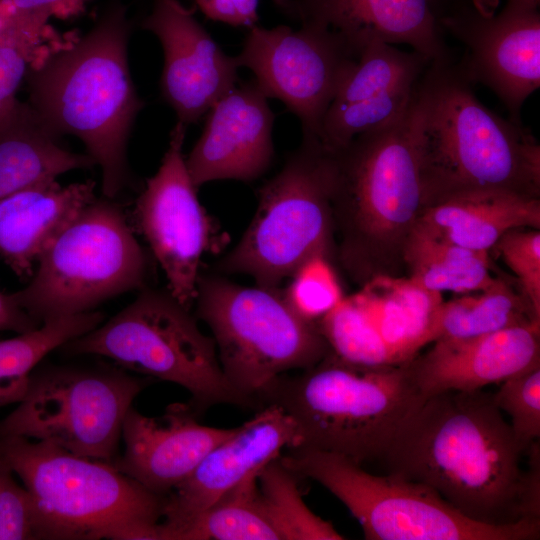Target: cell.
Here are the masks:
<instances>
[{"label": "cell", "mask_w": 540, "mask_h": 540, "mask_svg": "<svg viewBox=\"0 0 540 540\" xmlns=\"http://www.w3.org/2000/svg\"><path fill=\"white\" fill-rule=\"evenodd\" d=\"M408 361L423 396L474 391L540 366V323L462 339H437Z\"/></svg>", "instance_id": "cell-21"}, {"label": "cell", "mask_w": 540, "mask_h": 540, "mask_svg": "<svg viewBox=\"0 0 540 540\" xmlns=\"http://www.w3.org/2000/svg\"><path fill=\"white\" fill-rule=\"evenodd\" d=\"M129 36L126 8L114 3L75 43L34 61L26 77L29 105L56 136L82 141L109 199L127 183V143L144 105L129 69Z\"/></svg>", "instance_id": "cell-3"}, {"label": "cell", "mask_w": 540, "mask_h": 540, "mask_svg": "<svg viewBox=\"0 0 540 540\" xmlns=\"http://www.w3.org/2000/svg\"><path fill=\"white\" fill-rule=\"evenodd\" d=\"M103 320L104 315L94 310L62 316L47 320L32 331L0 340V408L21 401L32 371L47 354Z\"/></svg>", "instance_id": "cell-29"}, {"label": "cell", "mask_w": 540, "mask_h": 540, "mask_svg": "<svg viewBox=\"0 0 540 540\" xmlns=\"http://www.w3.org/2000/svg\"><path fill=\"white\" fill-rule=\"evenodd\" d=\"M522 1L536 7H539V3H540V0H522Z\"/></svg>", "instance_id": "cell-42"}, {"label": "cell", "mask_w": 540, "mask_h": 540, "mask_svg": "<svg viewBox=\"0 0 540 540\" xmlns=\"http://www.w3.org/2000/svg\"><path fill=\"white\" fill-rule=\"evenodd\" d=\"M405 276L435 291L467 294L489 287L492 274L489 252L469 249L445 240L417 224L404 247Z\"/></svg>", "instance_id": "cell-27"}, {"label": "cell", "mask_w": 540, "mask_h": 540, "mask_svg": "<svg viewBox=\"0 0 540 540\" xmlns=\"http://www.w3.org/2000/svg\"><path fill=\"white\" fill-rule=\"evenodd\" d=\"M430 61L376 40L359 52L325 114L319 144L336 151L360 134L385 126L408 110Z\"/></svg>", "instance_id": "cell-17"}, {"label": "cell", "mask_w": 540, "mask_h": 540, "mask_svg": "<svg viewBox=\"0 0 540 540\" xmlns=\"http://www.w3.org/2000/svg\"><path fill=\"white\" fill-rule=\"evenodd\" d=\"M469 2L479 13L490 16L495 14L499 0H469Z\"/></svg>", "instance_id": "cell-41"}, {"label": "cell", "mask_w": 540, "mask_h": 540, "mask_svg": "<svg viewBox=\"0 0 540 540\" xmlns=\"http://www.w3.org/2000/svg\"><path fill=\"white\" fill-rule=\"evenodd\" d=\"M452 60L430 62L409 107L424 209L477 192L540 198V145L475 96Z\"/></svg>", "instance_id": "cell-2"}, {"label": "cell", "mask_w": 540, "mask_h": 540, "mask_svg": "<svg viewBox=\"0 0 540 540\" xmlns=\"http://www.w3.org/2000/svg\"><path fill=\"white\" fill-rule=\"evenodd\" d=\"M325 152L336 261L361 287L379 277L405 276L404 247L424 210L409 108L399 119Z\"/></svg>", "instance_id": "cell-4"}, {"label": "cell", "mask_w": 540, "mask_h": 540, "mask_svg": "<svg viewBox=\"0 0 540 540\" xmlns=\"http://www.w3.org/2000/svg\"><path fill=\"white\" fill-rule=\"evenodd\" d=\"M282 464L297 478H310L337 497L368 540H533L540 520L493 525L472 520L430 487L389 473L373 475L349 458L295 447Z\"/></svg>", "instance_id": "cell-8"}, {"label": "cell", "mask_w": 540, "mask_h": 540, "mask_svg": "<svg viewBox=\"0 0 540 540\" xmlns=\"http://www.w3.org/2000/svg\"><path fill=\"white\" fill-rule=\"evenodd\" d=\"M187 404L175 403L156 417L128 410L122 437L125 452L113 466L150 491L166 496L235 428L202 425Z\"/></svg>", "instance_id": "cell-20"}, {"label": "cell", "mask_w": 540, "mask_h": 540, "mask_svg": "<svg viewBox=\"0 0 540 540\" xmlns=\"http://www.w3.org/2000/svg\"><path fill=\"white\" fill-rule=\"evenodd\" d=\"M154 380L122 368L39 364L24 397L0 420V438L45 441L113 464L125 416Z\"/></svg>", "instance_id": "cell-12"}, {"label": "cell", "mask_w": 540, "mask_h": 540, "mask_svg": "<svg viewBox=\"0 0 540 540\" xmlns=\"http://www.w3.org/2000/svg\"><path fill=\"white\" fill-rule=\"evenodd\" d=\"M466 50L457 64L470 83H480L504 103L510 120L521 123L525 100L540 86V13L522 0H507L484 16L470 3L438 19Z\"/></svg>", "instance_id": "cell-15"}, {"label": "cell", "mask_w": 540, "mask_h": 540, "mask_svg": "<svg viewBox=\"0 0 540 540\" xmlns=\"http://www.w3.org/2000/svg\"><path fill=\"white\" fill-rule=\"evenodd\" d=\"M41 323L30 316L15 300L12 293L0 291V331L26 333Z\"/></svg>", "instance_id": "cell-39"}, {"label": "cell", "mask_w": 540, "mask_h": 540, "mask_svg": "<svg viewBox=\"0 0 540 540\" xmlns=\"http://www.w3.org/2000/svg\"><path fill=\"white\" fill-rule=\"evenodd\" d=\"M197 315L210 328L222 371L239 393L256 401L270 382L308 369L329 352L316 323L300 317L280 288L245 287L200 274Z\"/></svg>", "instance_id": "cell-10"}, {"label": "cell", "mask_w": 540, "mask_h": 540, "mask_svg": "<svg viewBox=\"0 0 540 540\" xmlns=\"http://www.w3.org/2000/svg\"><path fill=\"white\" fill-rule=\"evenodd\" d=\"M39 539L36 512L30 493L0 458V540Z\"/></svg>", "instance_id": "cell-37"}, {"label": "cell", "mask_w": 540, "mask_h": 540, "mask_svg": "<svg viewBox=\"0 0 540 540\" xmlns=\"http://www.w3.org/2000/svg\"><path fill=\"white\" fill-rule=\"evenodd\" d=\"M408 361L360 366L330 351L299 375H280L257 395L293 420L295 447L343 455L362 464L381 458L397 430L421 403Z\"/></svg>", "instance_id": "cell-5"}, {"label": "cell", "mask_w": 540, "mask_h": 540, "mask_svg": "<svg viewBox=\"0 0 540 540\" xmlns=\"http://www.w3.org/2000/svg\"><path fill=\"white\" fill-rule=\"evenodd\" d=\"M50 16L0 13V121L17 101Z\"/></svg>", "instance_id": "cell-33"}, {"label": "cell", "mask_w": 540, "mask_h": 540, "mask_svg": "<svg viewBox=\"0 0 540 540\" xmlns=\"http://www.w3.org/2000/svg\"><path fill=\"white\" fill-rule=\"evenodd\" d=\"M361 49L318 25H254L236 58L240 68L253 72L267 98L280 100L299 118L302 140L319 143L325 114Z\"/></svg>", "instance_id": "cell-13"}, {"label": "cell", "mask_w": 540, "mask_h": 540, "mask_svg": "<svg viewBox=\"0 0 540 540\" xmlns=\"http://www.w3.org/2000/svg\"><path fill=\"white\" fill-rule=\"evenodd\" d=\"M417 224L452 243L490 252L509 230L540 229V198L509 192L469 193L425 208Z\"/></svg>", "instance_id": "cell-24"}, {"label": "cell", "mask_w": 540, "mask_h": 540, "mask_svg": "<svg viewBox=\"0 0 540 540\" xmlns=\"http://www.w3.org/2000/svg\"><path fill=\"white\" fill-rule=\"evenodd\" d=\"M142 26L161 43V94L178 122L196 123L237 85L236 56L225 54L179 0H154Z\"/></svg>", "instance_id": "cell-16"}, {"label": "cell", "mask_w": 540, "mask_h": 540, "mask_svg": "<svg viewBox=\"0 0 540 540\" xmlns=\"http://www.w3.org/2000/svg\"><path fill=\"white\" fill-rule=\"evenodd\" d=\"M491 250L515 275L520 291L540 316V229L509 230Z\"/></svg>", "instance_id": "cell-36"}, {"label": "cell", "mask_w": 540, "mask_h": 540, "mask_svg": "<svg viewBox=\"0 0 540 540\" xmlns=\"http://www.w3.org/2000/svg\"><path fill=\"white\" fill-rule=\"evenodd\" d=\"M493 401L509 415L514 437L527 452L540 437V366L502 382Z\"/></svg>", "instance_id": "cell-35"}, {"label": "cell", "mask_w": 540, "mask_h": 540, "mask_svg": "<svg viewBox=\"0 0 540 540\" xmlns=\"http://www.w3.org/2000/svg\"><path fill=\"white\" fill-rule=\"evenodd\" d=\"M257 479L265 510L280 540L345 538L330 522L307 507L297 485V476L279 457L266 464Z\"/></svg>", "instance_id": "cell-32"}, {"label": "cell", "mask_w": 540, "mask_h": 540, "mask_svg": "<svg viewBox=\"0 0 540 540\" xmlns=\"http://www.w3.org/2000/svg\"><path fill=\"white\" fill-rule=\"evenodd\" d=\"M537 323L540 316L520 289L496 277L481 291L443 302L435 340L471 338Z\"/></svg>", "instance_id": "cell-28"}, {"label": "cell", "mask_w": 540, "mask_h": 540, "mask_svg": "<svg viewBox=\"0 0 540 540\" xmlns=\"http://www.w3.org/2000/svg\"><path fill=\"white\" fill-rule=\"evenodd\" d=\"M209 19L236 27H252L258 21L259 0H195Z\"/></svg>", "instance_id": "cell-38"}, {"label": "cell", "mask_w": 540, "mask_h": 540, "mask_svg": "<svg viewBox=\"0 0 540 540\" xmlns=\"http://www.w3.org/2000/svg\"><path fill=\"white\" fill-rule=\"evenodd\" d=\"M366 293L380 334L399 363L414 358L435 341L442 294L407 276L379 277L361 287Z\"/></svg>", "instance_id": "cell-26"}, {"label": "cell", "mask_w": 540, "mask_h": 540, "mask_svg": "<svg viewBox=\"0 0 540 540\" xmlns=\"http://www.w3.org/2000/svg\"><path fill=\"white\" fill-rule=\"evenodd\" d=\"M274 119L254 79L237 83L208 110L202 134L185 158L194 185L262 176L274 156Z\"/></svg>", "instance_id": "cell-19"}, {"label": "cell", "mask_w": 540, "mask_h": 540, "mask_svg": "<svg viewBox=\"0 0 540 540\" xmlns=\"http://www.w3.org/2000/svg\"><path fill=\"white\" fill-rule=\"evenodd\" d=\"M189 310L168 289L144 287L115 316L59 349L102 356L124 370L177 384L190 393L187 405L196 416L217 404L255 406L227 381L213 338Z\"/></svg>", "instance_id": "cell-7"}, {"label": "cell", "mask_w": 540, "mask_h": 540, "mask_svg": "<svg viewBox=\"0 0 540 540\" xmlns=\"http://www.w3.org/2000/svg\"><path fill=\"white\" fill-rule=\"evenodd\" d=\"M0 458L31 495L39 539L159 540L166 496L112 464L18 436L0 438Z\"/></svg>", "instance_id": "cell-6"}, {"label": "cell", "mask_w": 540, "mask_h": 540, "mask_svg": "<svg viewBox=\"0 0 540 540\" xmlns=\"http://www.w3.org/2000/svg\"><path fill=\"white\" fill-rule=\"evenodd\" d=\"M148 270L123 209L95 198L44 251L27 286L12 294L42 324L144 288Z\"/></svg>", "instance_id": "cell-9"}, {"label": "cell", "mask_w": 540, "mask_h": 540, "mask_svg": "<svg viewBox=\"0 0 540 540\" xmlns=\"http://www.w3.org/2000/svg\"><path fill=\"white\" fill-rule=\"evenodd\" d=\"M66 0H0V12L28 14L48 13L52 15L60 3Z\"/></svg>", "instance_id": "cell-40"}, {"label": "cell", "mask_w": 540, "mask_h": 540, "mask_svg": "<svg viewBox=\"0 0 540 540\" xmlns=\"http://www.w3.org/2000/svg\"><path fill=\"white\" fill-rule=\"evenodd\" d=\"M95 186L91 180L63 186L50 179L1 198L0 258L30 279L48 246L96 198Z\"/></svg>", "instance_id": "cell-23"}, {"label": "cell", "mask_w": 540, "mask_h": 540, "mask_svg": "<svg viewBox=\"0 0 540 540\" xmlns=\"http://www.w3.org/2000/svg\"><path fill=\"white\" fill-rule=\"evenodd\" d=\"M296 443L295 424L279 406L269 404L215 446L195 470L166 495L159 540L189 522L240 482L258 474L283 448Z\"/></svg>", "instance_id": "cell-18"}, {"label": "cell", "mask_w": 540, "mask_h": 540, "mask_svg": "<svg viewBox=\"0 0 540 540\" xmlns=\"http://www.w3.org/2000/svg\"><path fill=\"white\" fill-rule=\"evenodd\" d=\"M525 453L493 393L424 396L381 459L390 473L424 484L466 517L493 525L540 520L539 441Z\"/></svg>", "instance_id": "cell-1"}, {"label": "cell", "mask_w": 540, "mask_h": 540, "mask_svg": "<svg viewBox=\"0 0 540 540\" xmlns=\"http://www.w3.org/2000/svg\"><path fill=\"white\" fill-rule=\"evenodd\" d=\"M258 474L246 478L192 520L168 532L165 540H280L262 502Z\"/></svg>", "instance_id": "cell-30"}, {"label": "cell", "mask_w": 540, "mask_h": 540, "mask_svg": "<svg viewBox=\"0 0 540 540\" xmlns=\"http://www.w3.org/2000/svg\"><path fill=\"white\" fill-rule=\"evenodd\" d=\"M315 257L336 260L330 170L320 144L302 140L259 190L253 220L217 269L248 275L260 287L279 288Z\"/></svg>", "instance_id": "cell-11"}, {"label": "cell", "mask_w": 540, "mask_h": 540, "mask_svg": "<svg viewBox=\"0 0 540 540\" xmlns=\"http://www.w3.org/2000/svg\"><path fill=\"white\" fill-rule=\"evenodd\" d=\"M185 132L186 126L177 122L160 167L136 201L135 218L165 273L167 289L190 309L212 227L186 166Z\"/></svg>", "instance_id": "cell-14"}, {"label": "cell", "mask_w": 540, "mask_h": 540, "mask_svg": "<svg viewBox=\"0 0 540 540\" xmlns=\"http://www.w3.org/2000/svg\"><path fill=\"white\" fill-rule=\"evenodd\" d=\"M290 279L284 299L307 321L317 324L344 297L332 262L324 257L308 260Z\"/></svg>", "instance_id": "cell-34"}, {"label": "cell", "mask_w": 540, "mask_h": 540, "mask_svg": "<svg viewBox=\"0 0 540 540\" xmlns=\"http://www.w3.org/2000/svg\"><path fill=\"white\" fill-rule=\"evenodd\" d=\"M29 105L16 101L0 121V199L42 181L96 165L62 147Z\"/></svg>", "instance_id": "cell-25"}, {"label": "cell", "mask_w": 540, "mask_h": 540, "mask_svg": "<svg viewBox=\"0 0 540 540\" xmlns=\"http://www.w3.org/2000/svg\"><path fill=\"white\" fill-rule=\"evenodd\" d=\"M271 1L299 24L339 32L360 48L379 40L408 44L430 62L452 60L429 0Z\"/></svg>", "instance_id": "cell-22"}, {"label": "cell", "mask_w": 540, "mask_h": 540, "mask_svg": "<svg viewBox=\"0 0 540 540\" xmlns=\"http://www.w3.org/2000/svg\"><path fill=\"white\" fill-rule=\"evenodd\" d=\"M317 325L329 351L347 363L360 366L401 364L382 338L362 289L354 295L344 296Z\"/></svg>", "instance_id": "cell-31"}]
</instances>
